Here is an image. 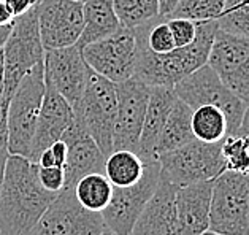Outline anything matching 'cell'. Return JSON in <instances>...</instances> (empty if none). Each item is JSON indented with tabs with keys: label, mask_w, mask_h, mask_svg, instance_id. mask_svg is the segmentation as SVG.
<instances>
[{
	"label": "cell",
	"mask_w": 249,
	"mask_h": 235,
	"mask_svg": "<svg viewBox=\"0 0 249 235\" xmlns=\"http://www.w3.org/2000/svg\"><path fill=\"white\" fill-rule=\"evenodd\" d=\"M57 197L38 180V164L8 154L0 192V229L3 235H29L40 216Z\"/></svg>",
	"instance_id": "1"
},
{
	"label": "cell",
	"mask_w": 249,
	"mask_h": 235,
	"mask_svg": "<svg viewBox=\"0 0 249 235\" xmlns=\"http://www.w3.org/2000/svg\"><path fill=\"white\" fill-rule=\"evenodd\" d=\"M217 31L216 21L197 22V37L191 45L175 48L165 54L151 53L137 40L138 54L135 64L137 80L148 86L175 88L181 80L208 64V56Z\"/></svg>",
	"instance_id": "2"
},
{
	"label": "cell",
	"mask_w": 249,
	"mask_h": 235,
	"mask_svg": "<svg viewBox=\"0 0 249 235\" xmlns=\"http://www.w3.org/2000/svg\"><path fill=\"white\" fill-rule=\"evenodd\" d=\"M45 95L43 62L35 65L18 84L8 105V154L29 158Z\"/></svg>",
	"instance_id": "3"
},
{
	"label": "cell",
	"mask_w": 249,
	"mask_h": 235,
	"mask_svg": "<svg viewBox=\"0 0 249 235\" xmlns=\"http://www.w3.org/2000/svg\"><path fill=\"white\" fill-rule=\"evenodd\" d=\"M221 148L222 142L205 143L194 138L184 146L157 158L160 165V177L178 188L211 181L226 172V161Z\"/></svg>",
	"instance_id": "4"
},
{
	"label": "cell",
	"mask_w": 249,
	"mask_h": 235,
	"mask_svg": "<svg viewBox=\"0 0 249 235\" xmlns=\"http://www.w3.org/2000/svg\"><path fill=\"white\" fill-rule=\"evenodd\" d=\"M208 231L222 235H249V178L222 172L213 180Z\"/></svg>",
	"instance_id": "5"
},
{
	"label": "cell",
	"mask_w": 249,
	"mask_h": 235,
	"mask_svg": "<svg viewBox=\"0 0 249 235\" xmlns=\"http://www.w3.org/2000/svg\"><path fill=\"white\" fill-rule=\"evenodd\" d=\"M5 67L2 76V94L7 99L16 91L18 84L35 65L43 62L45 48L40 40L37 7L16 18L3 45Z\"/></svg>",
	"instance_id": "6"
},
{
	"label": "cell",
	"mask_w": 249,
	"mask_h": 235,
	"mask_svg": "<svg viewBox=\"0 0 249 235\" xmlns=\"http://www.w3.org/2000/svg\"><path fill=\"white\" fill-rule=\"evenodd\" d=\"M116 111V84L89 69L81 105L75 113V119L81 123L105 156L113 151Z\"/></svg>",
	"instance_id": "7"
},
{
	"label": "cell",
	"mask_w": 249,
	"mask_h": 235,
	"mask_svg": "<svg viewBox=\"0 0 249 235\" xmlns=\"http://www.w3.org/2000/svg\"><path fill=\"white\" fill-rule=\"evenodd\" d=\"M173 91L192 110L202 105L219 108L227 119V135L238 134L248 104L230 91L208 64L175 84Z\"/></svg>",
	"instance_id": "8"
},
{
	"label": "cell",
	"mask_w": 249,
	"mask_h": 235,
	"mask_svg": "<svg viewBox=\"0 0 249 235\" xmlns=\"http://www.w3.org/2000/svg\"><path fill=\"white\" fill-rule=\"evenodd\" d=\"M84 62L97 75L114 84L133 76L137 64V35L133 29L121 26L110 37L81 48Z\"/></svg>",
	"instance_id": "9"
},
{
	"label": "cell",
	"mask_w": 249,
	"mask_h": 235,
	"mask_svg": "<svg viewBox=\"0 0 249 235\" xmlns=\"http://www.w3.org/2000/svg\"><path fill=\"white\" fill-rule=\"evenodd\" d=\"M160 181V165L159 162H146L142 178L135 184L127 188H114L111 200L102 212L107 229L114 235H130L133 224L143 208L157 189Z\"/></svg>",
	"instance_id": "10"
},
{
	"label": "cell",
	"mask_w": 249,
	"mask_h": 235,
	"mask_svg": "<svg viewBox=\"0 0 249 235\" xmlns=\"http://www.w3.org/2000/svg\"><path fill=\"white\" fill-rule=\"evenodd\" d=\"M105 229L102 213L84 208L73 189H62L29 235H100Z\"/></svg>",
	"instance_id": "11"
},
{
	"label": "cell",
	"mask_w": 249,
	"mask_h": 235,
	"mask_svg": "<svg viewBox=\"0 0 249 235\" xmlns=\"http://www.w3.org/2000/svg\"><path fill=\"white\" fill-rule=\"evenodd\" d=\"M208 65L236 97L249 104V38L217 29Z\"/></svg>",
	"instance_id": "12"
},
{
	"label": "cell",
	"mask_w": 249,
	"mask_h": 235,
	"mask_svg": "<svg viewBox=\"0 0 249 235\" xmlns=\"http://www.w3.org/2000/svg\"><path fill=\"white\" fill-rule=\"evenodd\" d=\"M151 86L135 76L116 84V124L113 134L114 149H130L135 153L146 114Z\"/></svg>",
	"instance_id": "13"
},
{
	"label": "cell",
	"mask_w": 249,
	"mask_h": 235,
	"mask_svg": "<svg viewBox=\"0 0 249 235\" xmlns=\"http://www.w3.org/2000/svg\"><path fill=\"white\" fill-rule=\"evenodd\" d=\"M40 40L45 51L73 46L83 32V3L75 0H41L37 7Z\"/></svg>",
	"instance_id": "14"
},
{
	"label": "cell",
	"mask_w": 249,
	"mask_h": 235,
	"mask_svg": "<svg viewBox=\"0 0 249 235\" xmlns=\"http://www.w3.org/2000/svg\"><path fill=\"white\" fill-rule=\"evenodd\" d=\"M45 81L50 83L59 95L69 102L73 113L81 105L88 81L89 67L76 45L45 51Z\"/></svg>",
	"instance_id": "15"
},
{
	"label": "cell",
	"mask_w": 249,
	"mask_h": 235,
	"mask_svg": "<svg viewBox=\"0 0 249 235\" xmlns=\"http://www.w3.org/2000/svg\"><path fill=\"white\" fill-rule=\"evenodd\" d=\"M75 121V113L62 95H59L50 83L45 81V95L41 102L35 135L30 146L29 161L37 162L40 154L62 138L64 132Z\"/></svg>",
	"instance_id": "16"
},
{
	"label": "cell",
	"mask_w": 249,
	"mask_h": 235,
	"mask_svg": "<svg viewBox=\"0 0 249 235\" xmlns=\"http://www.w3.org/2000/svg\"><path fill=\"white\" fill-rule=\"evenodd\" d=\"M60 140H64L69 148L67 161L64 165L65 186L64 189H73L78 180L89 173H103L107 156L97 146L81 123L75 119L73 124L64 132Z\"/></svg>",
	"instance_id": "17"
},
{
	"label": "cell",
	"mask_w": 249,
	"mask_h": 235,
	"mask_svg": "<svg viewBox=\"0 0 249 235\" xmlns=\"http://www.w3.org/2000/svg\"><path fill=\"white\" fill-rule=\"evenodd\" d=\"M176 189L160 177L157 189L133 224L130 235H178Z\"/></svg>",
	"instance_id": "18"
},
{
	"label": "cell",
	"mask_w": 249,
	"mask_h": 235,
	"mask_svg": "<svg viewBox=\"0 0 249 235\" xmlns=\"http://www.w3.org/2000/svg\"><path fill=\"white\" fill-rule=\"evenodd\" d=\"M211 181L179 186L176 189L178 235H202L210 227Z\"/></svg>",
	"instance_id": "19"
},
{
	"label": "cell",
	"mask_w": 249,
	"mask_h": 235,
	"mask_svg": "<svg viewBox=\"0 0 249 235\" xmlns=\"http://www.w3.org/2000/svg\"><path fill=\"white\" fill-rule=\"evenodd\" d=\"M176 100V94L172 88L153 86L151 88L149 100L144 121L140 134V140L137 145L135 153L140 156L144 164L146 162H154L156 158V143L159 140V135L163 129L168 113Z\"/></svg>",
	"instance_id": "20"
},
{
	"label": "cell",
	"mask_w": 249,
	"mask_h": 235,
	"mask_svg": "<svg viewBox=\"0 0 249 235\" xmlns=\"http://www.w3.org/2000/svg\"><path fill=\"white\" fill-rule=\"evenodd\" d=\"M84 26L76 46L84 48L94 41L110 37L121 29V22L113 8V0H88L83 3Z\"/></svg>",
	"instance_id": "21"
},
{
	"label": "cell",
	"mask_w": 249,
	"mask_h": 235,
	"mask_svg": "<svg viewBox=\"0 0 249 235\" xmlns=\"http://www.w3.org/2000/svg\"><path fill=\"white\" fill-rule=\"evenodd\" d=\"M191 116L192 108L176 97L172 110L168 113L167 121L163 124L159 140L156 143V158H159L160 154L175 151V149L184 146L186 143L194 140L191 130Z\"/></svg>",
	"instance_id": "22"
},
{
	"label": "cell",
	"mask_w": 249,
	"mask_h": 235,
	"mask_svg": "<svg viewBox=\"0 0 249 235\" xmlns=\"http://www.w3.org/2000/svg\"><path fill=\"white\" fill-rule=\"evenodd\" d=\"M144 172V162L130 149H114L107 156L103 173L114 188L135 184Z\"/></svg>",
	"instance_id": "23"
},
{
	"label": "cell",
	"mask_w": 249,
	"mask_h": 235,
	"mask_svg": "<svg viewBox=\"0 0 249 235\" xmlns=\"http://www.w3.org/2000/svg\"><path fill=\"white\" fill-rule=\"evenodd\" d=\"M191 130L196 140L205 143H217L227 137V119L216 107L202 105L192 110Z\"/></svg>",
	"instance_id": "24"
},
{
	"label": "cell",
	"mask_w": 249,
	"mask_h": 235,
	"mask_svg": "<svg viewBox=\"0 0 249 235\" xmlns=\"http://www.w3.org/2000/svg\"><path fill=\"white\" fill-rule=\"evenodd\" d=\"M76 200L89 212L102 213L111 200L113 184L108 181L105 173H89L73 186Z\"/></svg>",
	"instance_id": "25"
},
{
	"label": "cell",
	"mask_w": 249,
	"mask_h": 235,
	"mask_svg": "<svg viewBox=\"0 0 249 235\" xmlns=\"http://www.w3.org/2000/svg\"><path fill=\"white\" fill-rule=\"evenodd\" d=\"M113 8L121 26L135 29L160 18L159 0H113Z\"/></svg>",
	"instance_id": "26"
},
{
	"label": "cell",
	"mask_w": 249,
	"mask_h": 235,
	"mask_svg": "<svg viewBox=\"0 0 249 235\" xmlns=\"http://www.w3.org/2000/svg\"><path fill=\"white\" fill-rule=\"evenodd\" d=\"M224 7L226 0H179L167 18H184L194 22L217 21Z\"/></svg>",
	"instance_id": "27"
},
{
	"label": "cell",
	"mask_w": 249,
	"mask_h": 235,
	"mask_svg": "<svg viewBox=\"0 0 249 235\" xmlns=\"http://www.w3.org/2000/svg\"><path fill=\"white\" fill-rule=\"evenodd\" d=\"M216 22L217 29L222 32L249 38V2L248 0H226V7Z\"/></svg>",
	"instance_id": "28"
},
{
	"label": "cell",
	"mask_w": 249,
	"mask_h": 235,
	"mask_svg": "<svg viewBox=\"0 0 249 235\" xmlns=\"http://www.w3.org/2000/svg\"><path fill=\"white\" fill-rule=\"evenodd\" d=\"M222 156L226 170L246 173L249 168V138L245 135H227L222 140Z\"/></svg>",
	"instance_id": "29"
},
{
	"label": "cell",
	"mask_w": 249,
	"mask_h": 235,
	"mask_svg": "<svg viewBox=\"0 0 249 235\" xmlns=\"http://www.w3.org/2000/svg\"><path fill=\"white\" fill-rule=\"evenodd\" d=\"M176 48L191 45L197 37V22L184 18H165Z\"/></svg>",
	"instance_id": "30"
},
{
	"label": "cell",
	"mask_w": 249,
	"mask_h": 235,
	"mask_svg": "<svg viewBox=\"0 0 249 235\" xmlns=\"http://www.w3.org/2000/svg\"><path fill=\"white\" fill-rule=\"evenodd\" d=\"M38 180L41 186L54 194H59L65 186V173L62 167H38Z\"/></svg>",
	"instance_id": "31"
},
{
	"label": "cell",
	"mask_w": 249,
	"mask_h": 235,
	"mask_svg": "<svg viewBox=\"0 0 249 235\" xmlns=\"http://www.w3.org/2000/svg\"><path fill=\"white\" fill-rule=\"evenodd\" d=\"M8 105L10 99L0 92V149L7 148L8 143Z\"/></svg>",
	"instance_id": "32"
},
{
	"label": "cell",
	"mask_w": 249,
	"mask_h": 235,
	"mask_svg": "<svg viewBox=\"0 0 249 235\" xmlns=\"http://www.w3.org/2000/svg\"><path fill=\"white\" fill-rule=\"evenodd\" d=\"M5 3L8 5L11 13L15 15V18H19L22 15H26L27 11L32 8L38 7V0H5Z\"/></svg>",
	"instance_id": "33"
},
{
	"label": "cell",
	"mask_w": 249,
	"mask_h": 235,
	"mask_svg": "<svg viewBox=\"0 0 249 235\" xmlns=\"http://www.w3.org/2000/svg\"><path fill=\"white\" fill-rule=\"evenodd\" d=\"M53 154L54 162H56L57 167H62L65 165V161H67V153H69V148H67V143L64 140H57L54 142L50 148H48Z\"/></svg>",
	"instance_id": "34"
},
{
	"label": "cell",
	"mask_w": 249,
	"mask_h": 235,
	"mask_svg": "<svg viewBox=\"0 0 249 235\" xmlns=\"http://www.w3.org/2000/svg\"><path fill=\"white\" fill-rule=\"evenodd\" d=\"M15 15L11 13V10L7 3H5V0H0V27L2 26H13L15 22Z\"/></svg>",
	"instance_id": "35"
},
{
	"label": "cell",
	"mask_w": 249,
	"mask_h": 235,
	"mask_svg": "<svg viewBox=\"0 0 249 235\" xmlns=\"http://www.w3.org/2000/svg\"><path fill=\"white\" fill-rule=\"evenodd\" d=\"M179 0H159V15L160 18H167L178 5Z\"/></svg>",
	"instance_id": "36"
},
{
	"label": "cell",
	"mask_w": 249,
	"mask_h": 235,
	"mask_svg": "<svg viewBox=\"0 0 249 235\" xmlns=\"http://www.w3.org/2000/svg\"><path fill=\"white\" fill-rule=\"evenodd\" d=\"M7 159H8L7 148L0 149V192H2V184H3V178H5V167H7Z\"/></svg>",
	"instance_id": "37"
},
{
	"label": "cell",
	"mask_w": 249,
	"mask_h": 235,
	"mask_svg": "<svg viewBox=\"0 0 249 235\" xmlns=\"http://www.w3.org/2000/svg\"><path fill=\"white\" fill-rule=\"evenodd\" d=\"M238 134L249 138V104L246 107L245 114H243V121H241V126H240V129H238Z\"/></svg>",
	"instance_id": "38"
},
{
	"label": "cell",
	"mask_w": 249,
	"mask_h": 235,
	"mask_svg": "<svg viewBox=\"0 0 249 235\" xmlns=\"http://www.w3.org/2000/svg\"><path fill=\"white\" fill-rule=\"evenodd\" d=\"M11 27H13V26H2V27H0V46L5 45V41H7L8 35L11 32Z\"/></svg>",
	"instance_id": "39"
},
{
	"label": "cell",
	"mask_w": 249,
	"mask_h": 235,
	"mask_svg": "<svg viewBox=\"0 0 249 235\" xmlns=\"http://www.w3.org/2000/svg\"><path fill=\"white\" fill-rule=\"evenodd\" d=\"M3 67H5V53H3V46H0V78L3 76Z\"/></svg>",
	"instance_id": "40"
},
{
	"label": "cell",
	"mask_w": 249,
	"mask_h": 235,
	"mask_svg": "<svg viewBox=\"0 0 249 235\" xmlns=\"http://www.w3.org/2000/svg\"><path fill=\"white\" fill-rule=\"evenodd\" d=\"M100 235H114V234H113V232L110 231V229H105V231H103V232H102Z\"/></svg>",
	"instance_id": "41"
},
{
	"label": "cell",
	"mask_w": 249,
	"mask_h": 235,
	"mask_svg": "<svg viewBox=\"0 0 249 235\" xmlns=\"http://www.w3.org/2000/svg\"><path fill=\"white\" fill-rule=\"evenodd\" d=\"M202 235H222V234H216V232H211V231H206V232H203Z\"/></svg>",
	"instance_id": "42"
},
{
	"label": "cell",
	"mask_w": 249,
	"mask_h": 235,
	"mask_svg": "<svg viewBox=\"0 0 249 235\" xmlns=\"http://www.w3.org/2000/svg\"><path fill=\"white\" fill-rule=\"evenodd\" d=\"M75 2H81V3H84V2H88V0H75Z\"/></svg>",
	"instance_id": "43"
},
{
	"label": "cell",
	"mask_w": 249,
	"mask_h": 235,
	"mask_svg": "<svg viewBox=\"0 0 249 235\" xmlns=\"http://www.w3.org/2000/svg\"><path fill=\"white\" fill-rule=\"evenodd\" d=\"M0 92H2V78H0Z\"/></svg>",
	"instance_id": "44"
},
{
	"label": "cell",
	"mask_w": 249,
	"mask_h": 235,
	"mask_svg": "<svg viewBox=\"0 0 249 235\" xmlns=\"http://www.w3.org/2000/svg\"><path fill=\"white\" fill-rule=\"evenodd\" d=\"M246 177L249 178V168H248V172H246Z\"/></svg>",
	"instance_id": "45"
},
{
	"label": "cell",
	"mask_w": 249,
	"mask_h": 235,
	"mask_svg": "<svg viewBox=\"0 0 249 235\" xmlns=\"http://www.w3.org/2000/svg\"><path fill=\"white\" fill-rule=\"evenodd\" d=\"M0 235H3V234H2V229H0Z\"/></svg>",
	"instance_id": "46"
},
{
	"label": "cell",
	"mask_w": 249,
	"mask_h": 235,
	"mask_svg": "<svg viewBox=\"0 0 249 235\" xmlns=\"http://www.w3.org/2000/svg\"><path fill=\"white\" fill-rule=\"evenodd\" d=\"M38 2H41V0H38Z\"/></svg>",
	"instance_id": "47"
},
{
	"label": "cell",
	"mask_w": 249,
	"mask_h": 235,
	"mask_svg": "<svg viewBox=\"0 0 249 235\" xmlns=\"http://www.w3.org/2000/svg\"><path fill=\"white\" fill-rule=\"evenodd\" d=\"M248 2H249V0H248Z\"/></svg>",
	"instance_id": "48"
}]
</instances>
